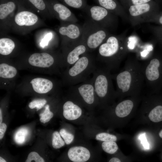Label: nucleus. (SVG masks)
Returning a JSON list of instances; mask_svg holds the SVG:
<instances>
[{"label": "nucleus", "mask_w": 162, "mask_h": 162, "mask_svg": "<svg viewBox=\"0 0 162 162\" xmlns=\"http://www.w3.org/2000/svg\"><path fill=\"white\" fill-rule=\"evenodd\" d=\"M117 91L122 95H135L144 83L142 64L136 58L128 57L124 66L115 76Z\"/></svg>", "instance_id": "nucleus-1"}, {"label": "nucleus", "mask_w": 162, "mask_h": 162, "mask_svg": "<svg viewBox=\"0 0 162 162\" xmlns=\"http://www.w3.org/2000/svg\"><path fill=\"white\" fill-rule=\"evenodd\" d=\"M128 42L125 38L108 36L99 47V54L110 70L117 69L129 51Z\"/></svg>", "instance_id": "nucleus-2"}, {"label": "nucleus", "mask_w": 162, "mask_h": 162, "mask_svg": "<svg viewBox=\"0 0 162 162\" xmlns=\"http://www.w3.org/2000/svg\"><path fill=\"white\" fill-rule=\"evenodd\" d=\"M127 9L128 18L134 25L143 22H149L160 11L158 2L156 1L131 5Z\"/></svg>", "instance_id": "nucleus-3"}, {"label": "nucleus", "mask_w": 162, "mask_h": 162, "mask_svg": "<svg viewBox=\"0 0 162 162\" xmlns=\"http://www.w3.org/2000/svg\"><path fill=\"white\" fill-rule=\"evenodd\" d=\"M110 70L106 67L100 71L95 79L94 86V92L100 98H104L114 91Z\"/></svg>", "instance_id": "nucleus-4"}, {"label": "nucleus", "mask_w": 162, "mask_h": 162, "mask_svg": "<svg viewBox=\"0 0 162 162\" xmlns=\"http://www.w3.org/2000/svg\"><path fill=\"white\" fill-rule=\"evenodd\" d=\"M106 31L102 28L89 30L86 34L85 41L88 48L91 50L99 47L108 37Z\"/></svg>", "instance_id": "nucleus-5"}, {"label": "nucleus", "mask_w": 162, "mask_h": 162, "mask_svg": "<svg viewBox=\"0 0 162 162\" xmlns=\"http://www.w3.org/2000/svg\"><path fill=\"white\" fill-rule=\"evenodd\" d=\"M32 66L39 68H48L53 64L54 59L50 54L46 53H35L32 54L28 59Z\"/></svg>", "instance_id": "nucleus-6"}, {"label": "nucleus", "mask_w": 162, "mask_h": 162, "mask_svg": "<svg viewBox=\"0 0 162 162\" xmlns=\"http://www.w3.org/2000/svg\"><path fill=\"white\" fill-rule=\"evenodd\" d=\"M69 159L74 162H85L89 159L90 153L86 148L75 146L70 148L68 153Z\"/></svg>", "instance_id": "nucleus-7"}, {"label": "nucleus", "mask_w": 162, "mask_h": 162, "mask_svg": "<svg viewBox=\"0 0 162 162\" xmlns=\"http://www.w3.org/2000/svg\"><path fill=\"white\" fill-rule=\"evenodd\" d=\"M82 113L81 108L71 101H67L63 106V116L68 120H73L78 118Z\"/></svg>", "instance_id": "nucleus-8"}, {"label": "nucleus", "mask_w": 162, "mask_h": 162, "mask_svg": "<svg viewBox=\"0 0 162 162\" xmlns=\"http://www.w3.org/2000/svg\"><path fill=\"white\" fill-rule=\"evenodd\" d=\"M34 90L39 94H44L50 91L52 88L53 84L50 80L45 78H36L30 82Z\"/></svg>", "instance_id": "nucleus-9"}, {"label": "nucleus", "mask_w": 162, "mask_h": 162, "mask_svg": "<svg viewBox=\"0 0 162 162\" xmlns=\"http://www.w3.org/2000/svg\"><path fill=\"white\" fill-rule=\"evenodd\" d=\"M37 16L28 11H22L18 13L15 18L16 23L20 26H31L38 21Z\"/></svg>", "instance_id": "nucleus-10"}, {"label": "nucleus", "mask_w": 162, "mask_h": 162, "mask_svg": "<svg viewBox=\"0 0 162 162\" xmlns=\"http://www.w3.org/2000/svg\"><path fill=\"white\" fill-rule=\"evenodd\" d=\"M100 6L107 10L116 14L121 15L126 18H128L124 8L121 6L115 0H98Z\"/></svg>", "instance_id": "nucleus-11"}, {"label": "nucleus", "mask_w": 162, "mask_h": 162, "mask_svg": "<svg viewBox=\"0 0 162 162\" xmlns=\"http://www.w3.org/2000/svg\"><path fill=\"white\" fill-rule=\"evenodd\" d=\"M91 17L95 22H104L110 18L111 12L104 8L99 6H94L90 9Z\"/></svg>", "instance_id": "nucleus-12"}, {"label": "nucleus", "mask_w": 162, "mask_h": 162, "mask_svg": "<svg viewBox=\"0 0 162 162\" xmlns=\"http://www.w3.org/2000/svg\"><path fill=\"white\" fill-rule=\"evenodd\" d=\"M89 63L88 58L86 56L80 58L68 71L69 75L75 77L83 73L88 67Z\"/></svg>", "instance_id": "nucleus-13"}, {"label": "nucleus", "mask_w": 162, "mask_h": 162, "mask_svg": "<svg viewBox=\"0 0 162 162\" xmlns=\"http://www.w3.org/2000/svg\"><path fill=\"white\" fill-rule=\"evenodd\" d=\"M134 105V103L132 100L127 99L122 101L116 107L115 112L116 115L120 118L127 116L131 112Z\"/></svg>", "instance_id": "nucleus-14"}, {"label": "nucleus", "mask_w": 162, "mask_h": 162, "mask_svg": "<svg viewBox=\"0 0 162 162\" xmlns=\"http://www.w3.org/2000/svg\"><path fill=\"white\" fill-rule=\"evenodd\" d=\"M78 91L85 101L89 104H92L94 100V86L89 84H83L78 88Z\"/></svg>", "instance_id": "nucleus-15"}, {"label": "nucleus", "mask_w": 162, "mask_h": 162, "mask_svg": "<svg viewBox=\"0 0 162 162\" xmlns=\"http://www.w3.org/2000/svg\"><path fill=\"white\" fill-rule=\"evenodd\" d=\"M59 33L66 36L72 40H75L81 36V32L80 28L74 24H70L67 26H63L59 29Z\"/></svg>", "instance_id": "nucleus-16"}, {"label": "nucleus", "mask_w": 162, "mask_h": 162, "mask_svg": "<svg viewBox=\"0 0 162 162\" xmlns=\"http://www.w3.org/2000/svg\"><path fill=\"white\" fill-rule=\"evenodd\" d=\"M86 47L84 44H80L75 46L68 55L67 57L68 63L72 64L76 62L80 58V56L86 52Z\"/></svg>", "instance_id": "nucleus-17"}, {"label": "nucleus", "mask_w": 162, "mask_h": 162, "mask_svg": "<svg viewBox=\"0 0 162 162\" xmlns=\"http://www.w3.org/2000/svg\"><path fill=\"white\" fill-rule=\"evenodd\" d=\"M15 47L14 42L11 39L6 38L0 39V53L3 55L10 54Z\"/></svg>", "instance_id": "nucleus-18"}, {"label": "nucleus", "mask_w": 162, "mask_h": 162, "mask_svg": "<svg viewBox=\"0 0 162 162\" xmlns=\"http://www.w3.org/2000/svg\"><path fill=\"white\" fill-rule=\"evenodd\" d=\"M17 73L16 69L6 63L0 64V76L4 78H11L16 76Z\"/></svg>", "instance_id": "nucleus-19"}, {"label": "nucleus", "mask_w": 162, "mask_h": 162, "mask_svg": "<svg viewBox=\"0 0 162 162\" xmlns=\"http://www.w3.org/2000/svg\"><path fill=\"white\" fill-rule=\"evenodd\" d=\"M53 8L58 14L59 18L62 20H66L72 15L71 11L66 6L61 4H54L53 5Z\"/></svg>", "instance_id": "nucleus-20"}, {"label": "nucleus", "mask_w": 162, "mask_h": 162, "mask_svg": "<svg viewBox=\"0 0 162 162\" xmlns=\"http://www.w3.org/2000/svg\"><path fill=\"white\" fill-rule=\"evenodd\" d=\"M15 8V4L13 1L1 3L0 5V19L2 20L5 18L14 10Z\"/></svg>", "instance_id": "nucleus-21"}, {"label": "nucleus", "mask_w": 162, "mask_h": 162, "mask_svg": "<svg viewBox=\"0 0 162 162\" xmlns=\"http://www.w3.org/2000/svg\"><path fill=\"white\" fill-rule=\"evenodd\" d=\"M149 119L154 122H158L162 121V106H157L150 112L148 115Z\"/></svg>", "instance_id": "nucleus-22"}, {"label": "nucleus", "mask_w": 162, "mask_h": 162, "mask_svg": "<svg viewBox=\"0 0 162 162\" xmlns=\"http://www.w3.org/2000/svg\"><path fill=\"white\" fill-rule=\"evenodd\" d=\"M103 150L107 153L113 154L118 150V147L115 141L104 142L102 144Z\"/></svg>", "instance_id": "nucleus-23"}, {"label": "nucleus", "mask_w": 162, "mask_h": 162, "mask_svg": "<svg viewBox=\"0 0 162 162\" xmlns=\"http://www.w3.org/2000/svg\"><path fill=\"white\" fill-rule=\"evenodd\" d=\"M64 141L61 138V136L58 132H54L52 135V145L55 149L60 148L65 145Z\"/></svg>", "instance_id": "nucleus-24"}, {"label": "nucleus", "mask_w": 162, "mask_h": 162, "mask_svg": "<svg viewBox=\"0 0 162 162\" xmlns=\"http://www.w3.org/2000/svg\"><path fill=\"white\" fill-rule=\"evenodd\" d=\"M28 133V129L22 128L19 130L16 133L14 140L18 144H22L25 141L26 138Z\"/></svg>", "instance_id": "nucleus-25"}, {"label": "nucleus", "mask_w": 162, "mask_h": 162, "mask_svg": "<svg viewBox=\"0 0 162 162\" xmlns=\"http://www.w3.org/2000/svg\"><path fill=\"white\" fill-rule=\"evenodd\" d=\"M40 118V120L41 122L44 124L49 121L53 116V113L51 112L49 105H47L44 112L39 115Z\"/></svg>", "instance_id": "nucleus-26"}, {"label": "nucleus", "mask_w": 162, "mask_h": 162, "mask_svg": "<svg viewBox=\"0 0 162 162\" xmlns=\"http://www.w3.org/2000/svg\"><path fill=\"white\" fill-rule=\"evenodd\" d=\"M95 139L97 140L104 142L116 141L117 140V137L115 135L106 133H102L97 134Z\"/></svg>", "instance_id": "nucleus-27"}, {"label": "nucleus", "mask_w": 162, "mask_h": 162, "mask_svg": "<svg viewBox=\"0 0 162 162\" xmlns=\"http://www.w3.org/2000/svg\"><path fill=\"white\" fill-rule=\"evenodd\" d=\"M46 102L47 101L45 99H35L29 103L28 106L31 109L35 108L38 111L41 109Z\"/></svg>", "instance_id": "nucleus-28"}, {"label": "nucleus", "mask_w": 162, "mask_h": 162, "mask_svg": "<svg viewBox=\"0 0 162 162\" xmlns=\"http://www.w3.org/2000/svg\"><path fill=\"white\" fill-rule=\"evenodd\" d=\"M59 133L66 144L68 145L70 144L74 139V136L67 132L64 129H61L59 131Z\"/></svg>", "instance_id": "nucleus-29"}, {"label": "nucleus", "mask_w": 162, "mask_h": 162, "mask_svg": "<svg viewBox=\"0 0 162 162\" xmlns=\"http://www.w3.org/2000/svg\"><path fill=\"white\" fill-rule=\"evenodd\" d=\"M68 5L76 8H80L85 5L83 0H63Z\"/></svg>", "instance_id": "nucleus-30"}, {"label": "nucleus", "mask_w": 162, "mask_h": 162, "mask_svg": "<svg viewBox=\"0 0 162 162\" xmlns=\"http://www.w3.org/2000/svg\"><path fill=\"white\" fill-rule=\"evenodd\" d=\"M33 160L36 162H45L44 159L39 155L38 154L34 152H32L28 154L26 162H31Z\"/></svg>", "instance_id": "nucleus-31"}, {"label": "nucleus", "mask_w": 162, "mask_h": 162, "mask_svg": "<svg viewBox=\"0 0 162 162\" xmlns=\"http://www.w3.org/2000/svg\"><path fill=\"white\" fill-rule=\"evenodd\" d=\"M152 30L156 39L162 44V26L158 25L153 27Z\"/></svg>", "instance_id": "nucleus-32"}, {"label": "nucleus", "mask_w": 162, "mask_h": 162, "mask_svg": "<svg viewBox=\"0 0 162 162\" xmlns=\"http://www.w3.org/2000/svg\"><path fill=\"white\" fill-rule=\"evenodd\" d=\"M31 4L39 10L45 8L46 4L43 0H27Z\"/></svg>", "instance_id": "nucleus-33"}, {"label": "nucleus", "mask_w": 162, "mask_h": 162, "mask_svg": "<svg viewBox=\"0 0 162 162\" xmlns=\"http://www.w3.org/2000/svg\"><path fill=\"white\" fill-rule=\"evenodd\" d=\"M162 26V11L160 12L149 21Z\"/></svg>", "instance_id": "nucleus-34"}, {"label": "nucleus", "mask_w": 162, "mask_h": 162, "mask_svg": "<svg viewBox=\"0 0 162 162\" xmlns=\"http://www.w3.org/2000/svg\"><path fill=\"white\" fill-rule=\"evenodd\" d=\"M153 1L158 2L157 0H129L128 3V7L131 5L140 4Z\"/></svg>", "instance_id": "nucleus-35"}, {"label": "nucleus", "mask_w": 162, "mask_h": 162, "mask_svg": "<svg viewBox=\"0 0 162 162\" xmlns=\"http://www.w3.org/2000/svg\"><path fill=\"white\" fill-rule=\"evenodd\" d=\"M52 36V34L51 33H48L46 35L40 43V46L42 47L47 46L48 42L51 39Z\"/></svg>", "instance_id": "nucleus-36"}, {"label": "nucleus", "mask_w": 162, "mask_h": 162, "mask_svg": "<svg viewBox=\"0 0 162 162\" xmlns=\"http://www.w3.org/2000/svg\"><path fill=\"white\" fill-rule=\"evenodd\" d=\"M7 126L6 124L4 123L0 124V139L1 140L4 137Z\"/></svg>", "instance_id": "nucleus-37"}, {"label": "nucleus", "mask_w": 162, "mask_h": 162, "mask_svg": "<svg viewBox=\"0 0 162 162\" xmlns=\"http://www.w3.org/2000/svg\"><path fill=\"white\" fill-rule=\"evenodd\" d=\"M121 2L125 9H127L128 7V3L129 0H120Z\"/></svg>", "instance_id": "nucleus-38"}, {"label": "nucleus", "mask_w": 162, "mask_h": 162, "mask_svg": "<svg viewBox=\"0 0 162 162\" xmlns=\"http://www.w3.org/2000/svg\"><path fill=\"white\" fill-rule=\"evenodd\" d=\"M109 162H120L121 161L118 158L114 157L111 158L109 161Z\"/></svg>", "instance_id": "nucleus-39"}, {"label": "nucleus", "mask_w": 162, "mask_h": 162, "mask_svg": "<svg viewBox=\"0 0 162 162\" xmlns=\"http://www.w3.org/2000/svg\"><path fill=\"white\" fill-rule=\"evenodd\" d=\"M2 110L1 109H0V124L2 123Z\"/></svg>", "instance_id": "nucleus-40"}, {"label": "nucleus", "mask_w": 162, "mask_h": 162, "mask_svg": "<svg viewBox=\"0 0 162 162\" xmlns=\"http://www.w3.org/2000/svg\"><path fill=\"white\" fill-rule=\"evenodd\" d=\"M0 162H6V161L1 157H0Z\"/></svg>", "instance_id": "nucleus-41"}, {"label": "nucleus", "mask_w": 162, "mask_h": 162, "mask_svg": "<svg viewBox=\"0 0 162 162\" xmlns=\"http://www.w3.org/2000/svg\"><path fill=\"white\" fill-rule=\"evenodd\" d=\"M159 136L162 138V130H161L159 133Z\"/></svg>", "instance_id": "nucleus-42"}, {"label": "nucleus", "mask_w": 162, "mask_h": 162, "mask_svg": "<svg viewBox=\"0 0 162 162\" xmlns=\"http://www.w3.org/2000/svg\"><path fill=\"white\" fill-rule=\"evenodd\" d=\"M162 0H157V1L159 2L161 1Z\"/></svg>", "instance_id": "nucleus-43"}]
</instances>
